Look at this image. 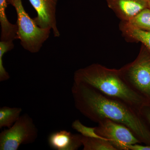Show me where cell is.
I'll use <instances>...</instances> for the list:
<instances>
[{"label":"cell","instance_id":"1","mask_svg":"<svg viewBox=\"0 0 150 150\" xmlns=\"http://www.w3.org/2000/svg\"><path fill=\"white\" fill-rule=\"evenodd\" d=\"M71 92L75 107L84 116L97 123L108 119L125 125L141 143L150 145V129L133 108L86 84L74 82Z\"/></svg>","mask_w":150,"mask_h":150},{"label":"cell","instance_id":"2","mask_svg":"<svg viewBox=\"0 0 150 150\" xmlns=\"http://www.w3.org/2000/svg\"><path fill=\"white\" fill-rule=\"evenodd\" d=\"M74 82L86 84L107 96L122 101L139 112L149 102L135 92L123 79L120 70L94 64L75 72Z\"/></svg>","mask_w":150,"mask_h":150},{"label":"cell","instance_id":"3","mask_svg":"<svg viewBox=\"0 0 150 150\" xmlns=\"http://www.w3.org/2000/svg\"><path fill=\"white\" fill-rule=\"evenodd\" d=\"M13 6L17 16V39L24 49L31 53L39 52L43 43L49 38L51 30L41 28L35 23L23 7L22 0H7Z\"/></svg>","mask_w":150,"mask_h":150},{"label":"cell","instance_id":"4","mask_svg":"<svg viewBox=\"0 0 150 150\" xmlns=\"http://www.w3.org/2000/svg\"><path fill=\"white\" fill-rule=\"evenodd\" d=\"M119 70L129 86L150 103V51L143 45L137 58Z\"/></svg>","mask_w":150,"mask_h":150},{"label":"cell","instance_id":"5","mask_svg":"<svg viewBox=\"0 0 150 150\" xmlns=\"http://www.w3.org/2000/svg\"><path fill=\"white\" fill-rule=\"evenodd\" d=\"M38 129L28 114L21 115L10 128L0 134V150H17L22 145L32 144L38 137Z\"/></svg>","mask_w":150,"mask_h":150},{"label":"cell","instance_id":"6","mask_svg":"<svg viewBox=\"0 0 150 150\" xmlns=\"http://www.w3.org/2000/svg\"><path fill=\"white\" fill-rule=\"evenodd\" d=\"M95 127L96 133L108 141L116 150H129L130 145L141 143L125 125L105 119Z\"/></svg>","mask_w":150,"mask_h":150},{"label":"cell","instance_id":"7","mask_svg":"<svg viewBox=\"0 0 150 150\" xmlns=\"http://www.w3.org/2000/svg\"><path fill=\"white\" fill-rule=\"evenodd\" d=\"M37 12L33 18L36 24L43 28L52 30L54 37H59L60 32L57 25L56 11L58 0H29Z\"/></svg>","mask_w":150,"mask_h":150},{"label":"cell","instance_id":"8","mask_svg":"<svg viewBox=\"0 0 150 150\" xmlns=\"http://www.w3.org/2000/svg\"><path fill=\"white\" fill-rule=\"evenodd\" d=\"M108 7L121 21H129L139 12L148 7L145 0H105Z\"/></svg>","mask_w":150,"mask_h":150},{"label":"cell","instance_id":"9","mask_svg":"<svg viewBox=\"0 0 150 150\" xmlns=\"http://www.w3.org/2000/svg\"><path fill=\"white\" fill-rule=\"evenodd\" d=\"M83 136L66 130L53 132L48 137L49 146L56 150H76L82 146Z\"/></svg>","mask_w":150,"mask_h":150},{"label":"cell","instance_id":"10","mask_svg":"<svg viewBox=\"0 0 150 150\" xmlns=\"http://www.w3.org/2000/svg\"><path fill=\"white\" fill-rule=\"evenodd\" d=\"M119 28L127 40L141 42L150 52V31L137 28L128 21H121Z\"/></svg>","mask_w":150,"mask_h":150},{"label":"cell","instance_id":"11","mask_svg":"<svg viewBox=\"0 0 150 150\" xmlns=\"http://www.w3.org/2000/svg\"><path fill=\"white\" fill-rule=\"evenodd\" d=\"M22 109L19 107L4 106L0 108V128H9L21 116Z\"/></svg>","mask_w":150,"mask_h":150},{"label":"cell","instance_id":"12","mask_svg":"<svg viewBox=\"0 0 150 150\" xmlns=\"http://www.w3.org/2000/svg\"><path fill=\"white\" fill-rule=\"evenodd\" d=\"M82 142L83 150H116L107 140L102 138L83 136Z\"/></svg>","mask_w":150,"mask_h":150},{"label":"cell","instance_id":"13","mask_svg":"<svg viewBox=\"0 0 150 150\" xmlns=\"http://www.w3.org/2000/svg\"><path fill=\"white\" fill-rule=\"evenodd\" d=\"M128 22L137 28L150 31V8L142 10Z\"/></svg>","mask_w":150,"mask_h":150},{"label":"cell","instance_id":"14","mask_svg":"<svg viewBox=\"0 0 150 150\" xmlns=\"http://www.w3.org/2000/svg\"><path fill=\"white\" fill-rule=\"evenodd\" d=\"M13 41H0V81L8 80L10 79L8 73L6 71L4 67L3 64V57L7 52L13 49L14 45Z\"/></svg>","mask_w":150,"mask_h":150},{"label":"cell","instance_id":"15","mask_svg":"<svg viewBox=\"0 0 150 150\" xmlns=\"http://www.w3.org/2000/svg\"><path fill=\"white\" fill-rule=\"evenodd\" d=\"M8 4L7 0H0V23L1 30L3 32H9L14 27V25L9 21L6 15Z\"/></svg>","mask_w":150,"mask_h":150},{"label":"cell","instance_id":"16","mask_svg":"<svg viewBox=\"0 0 150 150\" xmlns=\"http://www.w3.org/2000/svg\"><path fill=\"white\" fill-rule=\"evenodd\" d=\"M72 127L83 137L103 139L98 135L96 133L95 127L92 128L86 126L81 123L79 120H75L73 122L72 124Z\"/></svg>","mask_w":150,"mask_h":150},{"label":"cell","instance_id":"17","mask_svg":"<svg viewBox=\"0 0 150 150\" xmlns=\"http://www.w3.org/2000/svg\"><path fill=\"white\" fill-rule=\"evenodd\" d=\"M139 113L145 122H147L150 126V103L144 105L140 109Z\"/></svg>","mask_w":150,"mask_h":150},{"label":"cell","instance_id":"18","mask_svg":"<svg viewBox=\"0 0 150 150\" xmlns=\"http://www.w3.org/2000/svg\"><path fill=\"white\" fill-rule=\"evenodd\" d=\"M129 150H150V145L144 146L138 144H134L129 146Z\"/></svg>","mask_w":150,"mask_h":150},{"label":"cell","instance_id":"19","mask_svg":"<svg viewBox=\"0 0 150 150\" xmlns=\"http://www.w3.org/2000/svg\"><path fill=\"white\" fill-rule=\"evenodd\" d=\"M148 6H149V8H150V2H148Z\"/></svg>","mask_w":150,"mask_h":150},{"label":"cell","instance_id":"20","mask_svg":"<svg viewBox=\"0 0 150 150\" xmlns=\"http://www.w3.org/2000/svg\"><path fill=\"white\" fill-rule=\"evenodd\" d=\"M145 1H146L147 2H150V0H145Z\"/></svg>","mask_w":150,"mask_h":150}]
</instances>
